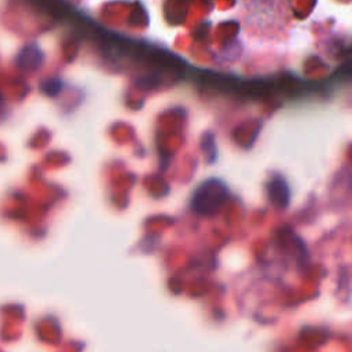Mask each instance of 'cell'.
Returning a JSON list of instances; mask_svg holds the SVG:
<instances>
[{
    "label": "cell",
    "instance_id": "cell-1",
    "mask_svg": "<svg viewBox=\"0 0 352 352\" xmlns=\"http://www.w3.org/2000/svg\"><path fill=\"white\" fill-rule=\"evenodd\" d=\"M226 188L220 182H208L198 187L195 197L192 199V206L199 212H208L209 199L214 204L216 209L226 198Z\"/></svg>",
    "mask_w": 352,
    "mask_h": 352
}]
</instances>
